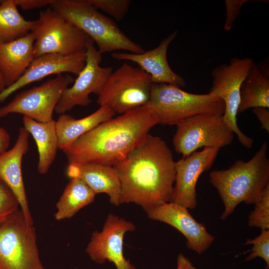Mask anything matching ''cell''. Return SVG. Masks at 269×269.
Segmentation results:
<instances>
[{
    "label": "cell",
    "instance_id": "4316f807",
    "mask_svg": "<svg viewBox=\"0 0 269 269\" xmlns=\"http://www.w3.org/2000/svg\"><path fill=\"white\" fill-rule=\"evenodd\" d=\"M253 245L250 250L251 253L245 259L246 261H252L257 257L263 259L266 263L265 269L269 268V229L263 230L260 235L251 239H247L244 245Z\"/></svg>",
    "mask_w": 269,
    "mask_h": 269
},
{
    "label": "cell",
    "instance_id": "d6a6232c",
    "mask_svg": "<svg viewBox=\"0 0 269 269\" xmlns=\"http://www.w3.org/2000/svg\"><path fill=\"white\" fill-rule=\"evenodd\" d=\"M10 137L7 132L0 127V154L5 152L10 143Z\"/></svg>",
    "mask_w": 269,
    "mask_h": 269
},
{
    "label": "cell",
    "instance_id": "44dd1931",
    "mask_svg": "<svg viewBox=\"0 0 269 269\" xmlns=\"http://www.w3.org/2000/svg\"><path fill=\"white\" fill-rule=\"evenodd\" d=\"M115 113L107 107L100 106L93 113L79 119L63 114L56 121L59 149L64 150L79 137L98 125L114 117Z\"/></svg>",
    "mask_w": 269,
    "mask_h": 269
},
{
    "label": "cell",
    "instance_id": "8992f818",
    "mask_svg": "<svg viewBox=\"0 0 269 269\" xmlns=\"http://www.w3.org/2000/svg\"><path fill=\"white\" fill-rule=\"evenodd\" d=\"M0 269H45L35 228L20 208L0 224Z\"/></svg>",
    "mask_w": 269,
    "mask_h": 269
},
{
    "label": "cell",
    "instance_id": "5bb4252c",
    "mask_svg": "<svg viewBox=\"0 0 269 269\" xmlns=\"http://www.w3.org/2000/svg\"><path fill=\"white\" fill-rule=\"evenodd\" d=\"M220 149L205 147L175 162V185L169 202L188 209L196 207L197 180L202 173L212 167Z\"/></svg>",
    "mask_w": 269,
    "mask_h": 269
},
{
    "label": "cell",
    "instance_id": "30bf717a",
    "mask_svg": "<svg viewBox=\"0 0 269 269\" xmlns=\"http://www.w3.org/2000/svg\"><path fill=\"white\" fill-rule=\"evenodd\" d=\"M173 138L175 151L185 158L202 147H221L230 145L234 134L222 116L200 114L176 125Z\"/></svg>",
    "mask_w": 269,
    "mask_h": 269
},
{
    "label": "cell",
    "instance_id": "f546056e",
    "mask_svg": "<svg viewBox=\"0 0 269 269\" xmlns=\"http://www.w3.org/2000/svg\"><path fill=\"white\" fill-rule=\"evenodd\" d=\"M249 0H226V17L224 29L229 31L239 15L242 5Z\"/></svg>",
    "mask_w": 269,
    "mask_h": 269
},
{
    "label": "cell",
    "instance_id": "d590c367",
    "mask_svg": "<svg viewBox=\"0 0 269 269\" xmlns=\"http://www.w3.org/2000/svg\"><path fill=\"white\" fill-rule=\"evenodd\" d=\"M1 0H0V3H1Z\"/></svg>",
    "mask_w": 269,
    "mask_h": 269
},
{
    "label": "cell",
    "instance_id": "6da1fadb",
    "mask_svg": "<svg viewBox=\"0 0 269 269\" xmlns=\"http://www.w3.org/2000/svg\"><path fill=\"white\" fill-rule=\"evenodd\" d=\"M113 167L121 183L120 204L133 203L147 213L170 201L175 162L172 151L160 137L148 134L140 145Z\"/></svg>",
    "mask_w": 269,
    "mask_h": 269
},
{
    "label": "cell",
    "instance_id": "603a6c76",
    "mask_svg": "<svg viewBox=\"0 0 269 269\" xmlns=\"http://www.w3.org/2000/svg\"><path fill=\"white\" fill-rule=\"evenodd\" d=\"M257 107L269 108V70L254 63L241 86L238 113Z\"/></svg>",
    "mask_w": 269,
    "mask_h": 269
},
{
    "label": "cell",
    "instance_id": "e0dca14e",
    "mask_svg": "<svg viewBox=\"0 0 269 269\" xmlns=\"http://www.w3.org/2000/svg\"><path fill=\"white\" fill-rule=\"evenodd\" d=\"M177 34V31H174L163 39L156 47L143 53L113 52L111 56L117 60L136 63L150 76L152 84L165 83L183 87L186 85L184 78L172 70L167 59L169 45Z\"/></svg>",
    "mask_w": 269,
    "mask_h": 269
},
{
    "label": "cell",
    "instance_id": "4dcf8cb0",
    "mask_svg": "<svg viewBox=\"0 0 269 269\" xmlns=\"http://www.w3.org/2000/svg\"><path fill=\"white\" fill-rule=\"evenodd\" d=\"M53 0H15L17 5L25 10L50 5Z\"/></svg>",
    "mask_w": 269,
    "mask_h": 269
},
{
    "label": "cell",
    "instance_id": "cb8c5ba5",
    "mask_svg": "<svg viewBox=\"0 0 269 269\" xmlns=\"http://www.w3.org/2000/svg\"><path fill=\"white\" fill-rule=\"evenodd\" d=\"M96 194L82 180L72 178L56 203L54 218L60 221L70 219L80 210L92 203Z\"/></svg>",
    "mask_w": 269,
    "mask_h": 269
},
{
    "label": "cell",
    "instance_id": "e575fe53",
    "mask_svg": "<svg viewBox=\"0 0 269 269\" xmlns=\"http://www.w3.org/2000/svg\"><path fill=\"white\" fill-rule=\"evenodd\" d=\"M6 88L4 80L0 73V92H2Z\"/></svg>",
    "mask_w": 269,
    "mask_h": 269
},
{
    "label": "cell",
    "instance_id": "83f0119b",
    "mask_svg": "<svg viewBox=\"0 0 269 269\" xmlns=\"http://www.w3.org/2000/svg\"><path fill=\"white\" fill-rule=\"evenodd\" d=\"M97 9H101L113 16L117 21L122 20L128 12L129 0H86Z\"/></svg>",
    "mask_w": 269,
    "mask_h": 269
},
{
    "label": "cell",
    "instance_id": "d6986e66",
    "mask_svg": "<svg viewBox=\"0 0 269 269\" xmlns=\"http://www.w3.org/2000/svg\"><path fill=\"white\" fill-rule=\"evenodd\" d=\"M67 174L71 178L83 181L96 195L107 194L113 205H120L121 183L113 166L97 163H71L68 164Z\"/></svg>",
    "mask_w": 269,
    "mask_h": 269
},
{
    "label": "cell",
    "instance_id": "836d02e7",
    "mask_svg": "<svg viewBox=\"0 0 269 269\" xmlns=\"http://www.w3.org/2000/svg\"><path fill=\"white\" fill-rule=\"evenodd\" d=\"M176 269H197L184 254L179 253L177 258Z\"/></svg>",
    "mask_w": 269,
    "mask_h": 269
},
{
    "label": "cell",
    "instance_id": "4fadbf2b",
    "mask_svg": "<svg viewBox=\"0 0 269 269\" xmlns=\"http://www.w3.org/2000/svg\"><path fill=\"white\" fill-rule=\"evenodd\" d=\"M136 227L128 221L110 213L101 231L95 230L85 251L90 259L99 265L106 261L113 263L117 269H136L124 256V238L126 233L135 230Z\"/></svg>",
    "mask_w": 269,
    "mask_h": 269
},
{
    "label": "cell",
    "instance_id": "8fae6325",
    "mask_svg": "<svg viewBox=\"0 0 269 269\" xmlns=\"http://www.w3.org/2000/svg\"><path fill=\"white\" fill-rule=\"evenodd\" d=\"M74 81L69 75L59 74L39 86L22 91L0 108V118L17 113L38 122L53 121V112L63 92Z\"/></svg>",
    "mask_w": 269,
    "mask_h": 269
},
{
    "label": "cell",
    "instance_id": "7a4b0ae2",
    "mask_svg": "<svg viewBox=\"0 0 269 269\" xmlns=\"http://www.w3.org/2000/svg\"><path fill=\"white\" fill-rule=\"evenodd\" d=\"M158 124L145 105L98 125L63 150L68 164L97 163L113 166L125 159Z\"/></svg>",
    "mask_w": 269,
    "mask_h": 269
},
{
    "label": "cell",
    "instance_id": "d4e9b609",
    "mask_svg": "<svg viewBox=\"0 0 269 269\" xmlns=\"http://www.w3.org/2000/svg\"><path fill=\"white\" fill-rule=\"evenodd\" d=\"M15 0H3L0 3V45L30 32L34 20H26L19 12Z\"/></svg>",
    "mask_w": 269,
    "mask_h": 269
},
{
    "label": "cell",
    "instance_id": "484cf974",
    "mask_svg": "<svg viewBox=\"0 0 269 269\" xmlns=\"http://www.w3.org/2000/svg\"><path fill=\"white\" fill-rule=\"evenodd\" d=\"M248 225L261 230L269 229V184L265 188L260 200L255 204L249 215Z\"/></svg>",
    "mask_w": 269,
    "mask_h": 269
},
{
    "label": "cell",
    "instance_id": "9a60e30c",
    "mask_svg": "<svg viewBox=\"0 0 269 269\" xmlns=\"http://www.w3.org/2000/svg\"><path fill=\"white\" fill-rule=\"evenodd\" d=\"M146 213L150 219L166 223L181 233L187 240V247L199 255L214 241V236L208 232L205 225L197 221L187 208L179 204L164 203Z\"/></svg>",
    "mask_w": 269,
    "mask_h": 269
},
{
    "label": "cell",
    "instance_id": "2e32d148",
    "mask_svg": "<svg viewBox=\"0 0 269 269\" xmlns=\"http://www.w3.org/2000/svg\"><path fill=\"white\" fill-rule=\"evenodd\" d=\"M85 51L70 55L48 54L35 58L16 82L0 92V102L17 90L49 75L70 73L78 76L85 65Z\"/></svg>",
    "mask_w": 269,
    "mask_h": 269
},
{
    "label": "cell",
    "instance_id": "ffe728a7",
    "mask_svg": "<svg viewBox=\"0 0 269 269\" xmlns=\"http://www.w3.org/2000/svg\"><path fill=\"white\" fill-rule=\"evenodd\" d=\"M32 32L0 45V73L6 88L16 82L35 58Z\"/></svg>",
    "mask_w": 269,
    "mask_h": 269
},
{
    "label": "cell",
    "instance_id": "9c48e42d",
    "mask_svg": "<svg viewBox=\"0 0 269 269\" xmlns=\"http://www.w3.org/2000/svg\"><path fill=\"white\" fill-rule=\"evenodd\" d=\"M254 63L251 58L233 57L229 64L216 67L211 71L213 80L209 91L223 101L225 105V111L222 115L223 121L237 135L239 142L248 148L252 147L254 141L238 127L237 115L240 102L241 86Z\"/></svg>",
    "mask_w": 269,
    "mask_h": 269
},
{
    "label": "cell",
    "instance_id": "277c9868",
    "mask_svg": "<svg viewBox=\"0 0 269 269\" xmlns=\"http://www.w3.org/2000/svg\"><path fill=\"white\" fill-rule=\"evenodd\" d=\"M50 6L88 35L96 43L101 54L121 50L135 54L145 51L113 20L86 0H53Z\"/></svg>",
    "mask_w": 269,
    "mask_h": 269
},
{
    "label": "cell",
    "instance_id": "5b68a950",
    "mask_svg": "<svg viewBox=\"0 0 269 269\" xmlns=\"http://www.w3.org/2000/svg\"><path fill=\"white\" fill-rule=\"evenodd\" d=\"M146 105L155 113L158 124L162 125H176L200 114L222 116L225 111L223 101L210 93H190L165 83L152 84Z\"/></svg>",
    "mask_w": 269,
    "mask_h": 269
},
{
    "label": "cell",
    "instance_id": "3957f363",
    "mask_svg": "<svg viewBox=\"0 0 269 269\" xmlns=\"http://www.w3.org/2000/svg\"><path fill=\"white\" fill-rule=\"evenodd\" d=\"M268 145L263 142L249 161L238 159L228 169L213 170L209 181L224 205L220 219L225 220L241 202L255 204L269 184Z\"/></svg>",
    "mask_w": 269,
    "mask_h": 269
},
{
    "label": "cell",
    "instance_id": "52a82bcc",
    "mask_svg": "<svg viewBox=\"0 0 269 269\" xmlns=\"http://www.w3.org/2000/svg\"><path fill=\"white\" fill-rule=\"evenodd\" d=\"M35 58L48 54L70 55L86 50L91 38L50 6L41 11L30 31Z\"/></svg>",
    "mask_w": 269,
    "mask_h": 269
},
{
    "label": "cell",
    "instance_id": "ac0fdd59",
    "mask_svg": "<svg viewBox=\"0 0 269 269\" xmlns=\"http://www.w3.org/2000/svg\"><path fill=\"white\" fill-rule=\"evenodd\" d=\"M29 133L20 128L13 146L0 154V179L12 190L16 197L26 221H33L29 207L22 174V160L28 150Z\"/></svg>",
    "mask_w": 269,
    "mask_h": 269
},
{
    "label": "cell",
    "instance_id": "7402d4cb",
    "mask_svg": "<svg viewBox=\"0 0 269 269\" xmlns=\"http://www.w3.org/2000/svg\"><path fill=\"white\" fill-rule=\"evenodd\" d=\"M22 122L24 128L34 139L38 152V172L46 173L54 161L59 148L56 121L38 122L25 116Z\"/></svg>",
    "mask_w": 269,
    "mask_h": 269
},
{
    "label": "cell",
    "instance_id": "f1b7e54d",
    "mask_svg": "<svg viewBox=\"0 0 269 269\" xmlns=\"http://www.w3.org/2000/svg\"><path fill=\"white\" fill-rule=\"evenodd\" d=\"M19 207L15 194L0 179V224L19 209Z\"/></svg>",
    "mask_w": 269,
    "mask_h": 269
},
{
    "label": "cell",
    "instance_id": "7c38bea8",
    "mask_svg": "<svg viewBox=\"0 0 269 269\" xmlns=\"http://www.w3.org/2000/svg\"><path fill=\"white\" fill-rule=\"evenodd\" d=\"M86 63L74 84L63 92L55 111L59 115L71 111L76 106H88L92 100L89 95H98L113 72L110 66L102 67V54L90 38L85 51Z\"/></svg>",
    "mask_w": 269,
    "mask_h": 269
},
{
    "label": "cell",
    "instance_id": "ba28073f",
    "mask_svg": "<svg viewBox=\"0 0 269 269\" xmlns=\"http://www.w3.org/2000/svg\"><path fill=\"white\" fill-rule=\"evenodd\" d=\"M152 84L147 73L124 63L110 75L98 95L97 103L122 115L146 105Z\"/></svg>",
    "mask_w": 269,
    "mask_h": 269
},
{
    "label": "cell",
    "instance_id": "1f68e13d",
    "mask_svg": "<svg viewBox=\"0 0 269 269\" xmlns=\"http://www.w3.org/2000/svg\"><path fill=\"white\" fill-rule=\"evenodd\" d=\"M253 112L261 123V129L269 132V108L257 107L253 109Z\"/></svg>",
    "mask_w": 269,
    "mask_h": 269
}]
</instances>
